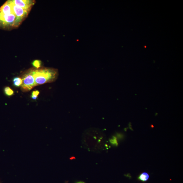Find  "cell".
I'll use <instances>...</instances> for the list:
<instances>
[{"instance_id":"3957f363","label":"cell","mask_w":183,"mask_h":183,"mask_svg":"<svg viewBox=\"0 0 183 183\" xmlns=\"http://www.w3.org/2000/svg\"><path fill=\"white\" fill-rule=\"evenodd\" d=\"M23 84L22 89L23 91H28L36 86L32 70L24 75L22 78Z\"/></svg>"},{"instance_id":"8992f818","label":"cell","mask_w":183,"mask_h":183,"mask_svg":"<svg viewBox=\"0 0 183 183\" xmlns=\"http://www.w3.org/2000/svg\"><path fill=\"white\" fill-rule=\"evenodd\" d=\"M13 84L17 87H19L22 85L23 80L22 78H15L13 80Z\"/></svg>"},{"instance_id":"7c38bea8","label":"cell","mask_w":183,"mask_h":183,"mask_svg":"<svg viewBox=\"0 0 183 183\" xmlns=\"http://www.w3.org/2000/svg\"><path fill=\"white\" fill-rule=\"evenodd\" d=\"M76 183H85L83 181H79L76 182Z\"/></svg>"},{"instance_id":"9c48e42d","label":"cell","mask_w":183,"mask_h":183,"mask_svg":"<svg viewBox=\"0 0 183 183\" xmlns=\"http://www.w3.org/2000/svg\"><path fill=\"white\" fill-rule=\"evenodd\" d=\"M39 94V92L38 90L35 91H33L31 97L32 99L34 100H36L38 98Z\"/></svg>"},{"instance_id":"ba28073f","label":"cell","mask_w":183,"mask_h":183,"mask_svg":"<svg viewBox=\"0 0 183 183\" xmlns=\"http://www.w3.org/2000/svg\"><path fill=\"white\" fill-rule=\"evenodd\" d=\"M149 176L146 173H143L140 175L139 177V179L143 181H147L149 178Z\"/></svg>"},{"instance_id":"52a82bcc","label":"cell","mask_w":183,"mask_h":183,"mask_svg":"<svg viewBox=\"0 0 183 183\" xmlns=\"http://www.w3.org/2000/svg\"><path fill=\"white\" fill-rule=\"evenodd\" d=\"M4 93L8 96H12L14 93V92L9 87H5L4 89Z\"/></svg>"},{"instance_id":"5b68a950","label":"cell","mask_w":183,"mask_h":183,"mask_svg":"<svg viewBox=\"0 0 183 183\" xmlns=\"http://www.w3.org/2000/svg\"><path fill=\"white\" fill-rule=\"evenodd\" d=\"M13 4L23 9L29 10L34 4V1L28 0H13L11 1Z\"/></svg>"},{"instance_id":"277c9868","label":"cell","mask_w":183,"mask_h":183,"mask_svg":"<svg viewBox=\"0 0 183 183\" xmlns=\"http://www.w3.org/2000/svg\"><path fill=\"white\" fill-rule=\"evenodd\" d=\"M13 13L20 22L27 15L29 11L22 8L13 4L11 1H9Z\"/></svg>"},{"instance_id":"8fae6325","label":"cell","mask_w":183,"mask_h":183,"mask_svg":"<svg viewBox=\"0 0 183 183\" xmlns=\"http://www.w3.org/2000/svg\"><path fill=\"white\" fill-rule=\"evenodd\" d=\"M110 142L111 143H112V144L114 145H116L117 144V141L116 138L115 137L114 138L112 139H111L110 140Z\"/></svg>"},{"instance_id":"6da1fadb","label":"cell","mask_w":183,"mask_h":183,"mask_svg":"<svg viewBox=\"0 0 183 183\" xmlns=\"http://www.w3.org/2000/svg\"><path fill=\"white\" fill-rule=\"evenodd\" d=\"M32 73L36 86L54 81L58 75L57 70L51 68L32 70Z\"/></svg>"},{"instance_id":"7a4b0ae2","label":"cell","mask_w":183,"mask_h":183,"mask_svg":"<svg viewBox=\"0 0 183 183\" xmlns=\"http://www.w3.org/2000/svg\"><path fill=\"white\" fill-rule=\"evenodd\" d=\"M20 23L14 13L6 14L0 13V27L4 28L17 26Z\"/></svg>"},{"instance_id":"30bf717a","label":"cell","mask_w":183,"mask_h":183,"mask_svg":"<svg viewBox=\"0 0 183 183\" xmlns=\"http://www.w3.org/2000/svg\"><path fill=\"white\" fill-rule=\"evenodd\" d=\"M32 64L34 67H35L37 69H38L40 67L41 65V61L36 60L34 61L32 63Z\"/></svg>"}]
</instances>
